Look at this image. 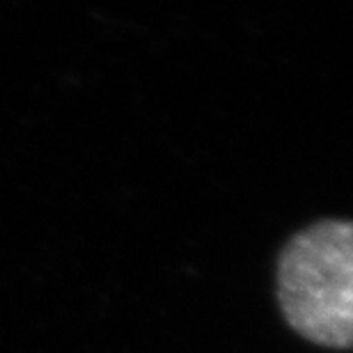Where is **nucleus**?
<instances>
[{
    "instance_id": "nucleus-1",
    "label": "nucleus",
    "mask_w": 353,
    "mask_h": 353,
    "mask_svg": "<svg viewBox=\"0 0 353 353\" xmlns=\"http://www.w3.org/2000/svg\"><path fill=\"white\" fill-rule=\"evenodd\" d=\"M275 287L289 328L316 347L353 349V221H319L294 234Z\"/></svg>"
}]
</instances>
